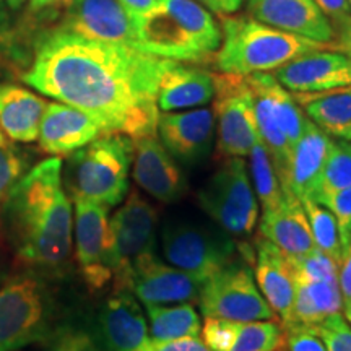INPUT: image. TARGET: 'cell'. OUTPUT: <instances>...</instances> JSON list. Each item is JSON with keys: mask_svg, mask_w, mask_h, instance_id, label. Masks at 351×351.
<instances>
[{"mask_svg": "<svg viewBox=\"0 0 351 351\" xmlns=\"http://www.w3.org/2000/svg\"><path fill=\"white\" fill-rule=\"evenodd\" d=\"M171 62L57 26L36 41L23 82L39 93L90 114L104 134L135 140L156 135L158 86Z\"/></svg>", "mask_w": 351, "mask_h": 351, "instance_id": "1", "label": "cell"}, {"mask_svg": "<svg viewBox=\"0 0 351 351\" xmlns=\"http://www.w3.org/2000/svg\"><path fill=\"white\" fill-rule=\"evenodd\" d=\"M0 208L3 234L21 261L49 269L67 262L73 243V208L64 187L60 156L26 171Z\"/></svg>", "mask_w": 351, "mask_h": 351, "instance_id": "2", "label": "cell"}, {"mask_svg": "<svg viewBox=\"0 0 351 351\" xmlns=\"http://www.w3.org/2000/svg\"><path fill=\"white\" fill-rule=\"evenodd\" d=\"M142 51L178 62H204L221 44L212 13L195 0H156L137 19Z\"/></svg>", "mask_w": 351, "mask_h": 351, "instance_id": "3", "label": "cell"}, {"mask_svg": "<svg viewBox=\"0 0 351 351\" xmlns=\"http://www.w3.org/2000/svg\"><path fill=\"white\" fill-rule=\"evenodd\" d=\"M327 47L330 46L261 23L252 16H225L215 62L223 73L251 75L271 72L296 57Z\"/></svg>", "mask_w": 351, "mask_h": 351, "instance_id": "4", "label": "cell"}, {"mask_svg": "<svg viewBox=\"0 0 351 351\" xmlns=\"http://www.w3.org/2000/svg\"><path fill=\"white\" fill-rule=\"evenodd\" d=\"M134 140L122 134H104L73 152L65 169V182L73 200H90L116 207L129 192Z\"/></svg>", "mask_w": 351, "mask_h": 351, "instance_id": "5", "label": "cell"}, {"mask_svg": "<svg viewBox=\"0 0 351 351\" xmlns=\"http://www.w3.org/2000/svg\"><path fill=\"white\" fill-rule=\"evenodd\" d=\"M52 301L38 275L20 274L0 288V351H20L52 335Z\"/></svg>", "mask_w": 351, "mask_h": 351, "instance_id": "6", "label": "cell"}, {"mask_svg": "<svg viewBox=\"0 0 351 351\" xmlns=\"http://www.w3.org/2000/svg\"><path fill=\"white\" fill-rule=\"evenodd\" d=\"M245 80L254 96L258 137L274 161L278 178H282L289 150L301 137L307 117L295 96L289 95L274 73H251L245 75Z\"/></svg>", "mask_w": 351, "mask_h": 351, "instance_id": "7", "label": "cell"}, {"mask_svg": "<svg viewBox=\"0 0 351 351\" xmlns=\"http://www.w3.org/2000/svg\"><path fill=\"white\" fill-rule=\"evenodd\" d=\"M163 252L169 263L186 270L200 282L238 258L239 244L223 228L192 219H169L163 228Z\"/></svg>", "mask_w": 351, "mask_h": 351, "instance_id": "8", "label": "cell"}, {"mask_svg": "<svg viewBox=\"0 0 351 351\" xmlns=\"http://www.w3.org/2000/svg\"><path fill=\"white\" fill-rule=\"evenodd\" d=\"M156 226L155 207L135 191L109 218L108 267L116 291L125 289L130 271L140 261L155 256Z\"/></svg>", "mask_w": 351, "mask_h": 351, "instance_id": "9", "label": "cell"}, {"mask_svg": "<svg viewBox=\"0 0 351 351\" xmlns=\"http://www.w3.org/2000/svg\"><path fill=\"white\" fill-rule=\"evenodd\" d=\"M200 207L232 238H247L258 219V205L243 158H228L199 192Z\"/></svg>", "mask_w": 351, "mask_h": 351, "instance_id": "10", "label": "cell"}, {"mask_svg": "<svg viewBox=\"0 0 351 351\" xmlns=\"http://www.w3.org/2000/svg\"><path fill=\"white\" fill-rule=\"evenodd\" d=\"M199 304L205 317L238 322L276 319L275 311L257 287L252 270L238 258L204 282Z\"/></svg>", "mask_w": 351, "mask_h": 351, "instance_id": "11", "label": "cell"}, {"mask_svg": "<svg viewBox=\"0 0 351 351\" xmlns=\"http://www.w3.org/2000/svg\"><path fill=\"white\" fill-rule=\"evenodd\" d=\"M213 114L218 122V148L226 158H244L258 138L254 96L245 75H213Z\"/></svg>", "mask_w": 351, "mask_h": 351, "instance_id": "12", "label": "cell"}, {"mask_svg": "<svg viewBox=\"0 0 351 351\" xmlns=\"http://www.w3.org/2000/svg\"><path fill=\"white\" fill-rule=\"evenodd\" d=\"M59 28L93 41L142 51L137 19L117 0H70Z\"/></svg>", "mask_w": 351, "mask_h": 351, "instance_id": "13", "label": "cell"}, {"mask_svg": "<svg viewBox=\"0 0 351 351\" xmlns=\"http://www.w3.org/2000/svg\"><path fill=\"white\" fill-rule=\"evenodd\" d=\"M73 239L82 276L91 291H99L112 280L108 267L109 208L90 200H73Z\"/></svg>", "mask_w": 351, "mask_h": 351, "instance_id": "14", "label": "cell"}, {"mask_svg": "<svg viewBox=\"0 0 351 351\" xmlns=\"http://www.w3.org/2000/svg\"><path fill=\"white\" fill-rule=\"evenodd\" d=\"M204 282L186 270L150 256L134 267L125 291L135 295L143 304H181L199 302Z\"/></svg>", "mask_w": 351, "mask_h": 351, "instance_id": "15", "label": "cell"}, {"mask_svg": "<svg viewBox=\"0 0 351 351\" xmlns=\"http://www.w3.org/2000/svg\"><path fill=\"white\" fill-rule=\"evenodd\" d=\"M287 90L322 93L351 86V59L339 51L319 49L289 60L274 72Z\"/></svg>", "mask_w": 351, "mask_h": 351, "instance_id": "16", "label": "cell"}, {"mask_svg": "<svg viewBox=\"0 0 351 351\" xmlns=\"http://www.w3.org/2000/svg\"><path fill=\"white\" fill-rule=\"evenodd\" d=\"M213 109L160 112L156 134L176 160L186 165L199 163L212 150L215 137Z\"/></svg>", "mask_w": 351, "mask_h": 351, "instance_id": "17", "label": "cell"}, {"mask_svg": "<svg viewBox=\"0 0 351 351\" xmlns=\"http://www.w3.org/2000/svg\"><path fill=\"white\" fill-rule=\"evenodd\" d=\"M132 176L135 182L161 204H174L186 191V181L174 158L156 135L134 140Z\"/></svg>", "mask_w": 351, "mask_h": 351, "instance_id": "18", "label": "cell"}, {"mask_svg": "<svg viewBox=\"0 0 351 351\" xmlns=\"http://www.w3.org/2000/svg\"><path fill=\"white\" fill-rule=\"evenodd\" d=\"M98 343L101 351H142L150 340L142 306L130 291H114L99 313Z\"/></svg>", "mask_w": 351, "mask_h": 351, "instance_id": "19", "label": "cell"}, {"mask_svg": "<svg viewBox=\"0 0 351 351\" xmlns=\"http://www.w3.org/2000/svg\"><path fill=\"white\" fill-rule=\"evenodd\" d=\"M104 135L103 127L90 114L70 104L47 103L39 124V147L51 156L72 155Z\"/></svg>", "mask_w": 351, "mask_h": 351, "instance_id": "20", "label": "cell"}, {"mask_svg": "<svg viewBox=\"0 0 351 351\" xmlns=\"http://www.w3.org/2000/svg\"><path fill=\"white\" fill-rule=\"evenodd\" d=\"M254 20L330 46L333 28L314 0H247Z\"/></svg>", "mask_w": 351, "mask_h": 351, "instance_id": "21", "label": "cell"}, {"mask_svg": "<svg viewBox=\"0 0 351 351\" xmlns=\"http://www.w3.org/2000/svg\"><path fill=\"white\" fill-rule=\"evenodd\" d=\"M333 140L313 121L307 119L301 137L289 150L287 168L280 178L282 186H288L298 199H313L320 174L326 166Z\"/></svg>", "mask_w": 351, "mask_h": 351, "instance_id": "22", "label": "cell"}, {"mask_svg": "<svg viewBox=\"0 0 351 351\" xmlns=\"http://www.w3.org/2000/svg\"><path fill=\"white\" fill-rule=\"evenodd\" d=\"M282 187L285 199L276 208L263 212L261 234L262 238L274 243L289 261H293L313 252L315 244L301 200L288 186Z\"/></svg>", "mask_w": 351, "mask_h": 351, "instance_id": "23", "label": "cell"}, {"mask_svg": "<svg viewBox=\"0 0 351 351\" xmlns=\"http://www.w3.org/2000/svg\"><path fill=\"white\" fill-rule=\"evenodd\" d=\"M256 283L282 326L291 319L295 302V278L288 257L274 243L262 238L256 249Z\"/></svg>", "mask_w": 351, "mask_h": 351, "instance_id": "24", "label": "cell"}, {"mask_svg": "<svg viewBox=\"0 0 351 351\" xmlns=\"http://www.w3.org/2000/svg\"><path fill=\"white\" fill-rule=\"evenodd\" d=\"M213 96V73L173 60L161 77L156 101L161 112H174L205 106Z\"/></svg>", "mask_w": 351, "mask_h": 351, "instance_id": "25", "label": "cell"}, {"mask_svg": "<svg viewBox=\"0 0 351 351\" xmlns=\"http://www.w3.org/2000/svg\"><path fill=\"white\" fill-rule=\"evenodd\" d=\"M46 101L23 86L0 85V130L12 142L32 143L38 140Z\"/></svg>", "mask_w": 351, "mask_h": 351, "instance_id": "26", "label": "cell"}, {"mask_svg": "<svg viewBox=\"0 0 351 351\" xmlns=\"http://www.w3.org/2000/svg\"><path fill=\"white\" fill-rule=\"evenodd\" d=\"M295 98L327 135L351 140V86L322 93H296Z\"/></svg>", "mask_w": 351, "mask_h": 351, "instance_id": "27", "label": "cell"}, {"mask_svg": "<svg viewBox=\"0 0 351 351\" xmlns=\"http://www.w3.org/2000/svg\"><path fill=\"white\" fill-rule=\"evenodd\" d=\"M343 300L339 282H304L295 280V302L291 319L283 327H317L328 315L340 313Z\"/></svg>", "mask_w": 351, "mask_h": 351, "instance_id": "28", "label": "cell"}, {"mask_svg": "<svg viewBox=\"0 0 351 351\" xmlns=\"http://www.w3.org/2000/svg\"><path fill=\"white\" fill-rule=\"evenodd\" d=\"M145 311L152 340H176L200 335V315L191 302L171 306L145 304Z\"/></svg>", "mask_w": 351, "mask_h": 351, "instance_id": "29", "label": "cell"}, {"mask_svg": "<svg viewBox=\"0 0 351 351\" xmlns=\"http://www.w3.org/2000/svg\"><path fill=\"white\" fill-rule=\"evenodd\" d=\"M249 156H251L249 168H251L254 192H256L257 199L261 200L263 212H270L282 204L285 194L274 161H271L261 137L254 143Z\"/></svg>", "mask_w": 351, "mask_h": 351, "instance_id": "30", "label": "cell"}, {"mask_svg": "<svg viewBox=\"0 0 351 351\" xmlns=\"http://www.w3.org/2000/svg\"><path fill=\"white\" fill-rule=\"evenodd\" d=\"M301 205L306 212L307 221H309L315 247L339 263L341 254H343V247H341L339 226H337V219L333 213L326 205L319 204L317 200L311 199V197L301 199Z\"/></svg>", "mask_w": 351, "mask_h": 351, "instance_id": "31", "label": "cell"}, {"mask_svg": "<svg viewBox=\"0 0 351 351\" xmlns=\"http://www.w3.org/2000/svg\"><path fill=\"white\" fill-rule=\"evenodd\" d=\"M351 186V140L333 142L326 166L320 174L319 184L313 195L314 200L322 199L333 192Z\"/></svg>", "mask_w": 351, "mask_h": 351, "instance_id": "32", "label": "cell"}, {"mask_svg": "<svg viewBox=\"0 0 351 351\" xmlns=\"http://www.w3.org/2000/svg\"><path fill=\"white\" fill-rule=\"evenodd\" d=\"M285 346V328L276 320L243 322L228 351H282Z\"/></svg>", "mask_w": 351, "mask_h": 351, "instance_id": "33", "label": "cell"}, {"mask_svg": "<svg viewBox=\"0 0 351 351\" xmlns=\"http://www.w3.org/2000/svg\"><path fill=\"white\" fill-rule=\"evenodd\" d=\"M289 261V258H288ZM293 278L304 282H339V263L319 251L317 247L307 256L289 261Z\"/></svg>", "mask_w": 351, "mask_h": 351, "instance_id": "34", "label": "cell"}, {"mask_svg": "<svg viewBox=\"0 0 351 351\" xmlns=\"http://www.w3.org/2000/svg\"><path fill=\"white\" fill-rule=\"evenodd\" d=\"M241 324L238 320L221 319V317H205L202 326V337L204 343L210 351H228L232 341L238 335Z\"/></svg>", "mask_w": 351, "mask_h": 351, "instance_id": "35", "label": "cell"}, {"mask_svg": "<svg viewBox=\"0 0 351 351\" xmlns=\"http://www.w3.org/2000/svg\"><path fill=\"white\" fill-rule=\"evenodd\" d=\"M317 202L333 213L339 226L341 247H348L351 243V186L322 197Z\"/></svg>", "mask_w": 351, "mask_h": 351, "instance_id": "36", "label": "cell"}, {"mask_svg": "<svg viewBox=\"0 0 351 351\" xmlns=\"http://www.w3.org/2000/svg\"><path fill=\"white\" fill-rule=\"evenodd\" d=\"M326 351H351V326L340 313L328 315L317 326Z\"/></svg>", "mask_w": 351, "mask_h": 351, "instance_id": "37", "label": "cell"}, {"mask_svg": "<svg viewBox=\"0 0 351 351\" xmlns=\"http://www.w3.org/2000/svg\"><path fill=\"white\" fill-rule=\"evenodd\" d=\"M26 173L25 158L15 148L2 145L0 147V207L10 194L12 187Z\"/></svg>", "mask_w": 351, "mask_h": 351, "instance_id": "38", "label": "cell"}, {"mask_svg": "<svg viewBox=\"0 0 351 351\" xmlns=\"http://www.w3.org/2000/svg\"><path fill=\"white\" fill-rule=\"evenodd\" d=\"M285 328V348L288 351H326L317 327L289 326Z\"/></svg>", "mask_w": 351, "mask_h": 351, "instance_id": "39", "label": "cell"}, {"mask_svg": "<svg viewBox=\"0 0 351 351\" xmlns=\"http://www.w3.org/2000/svg\"><path fill=\"white\" fill-rule=\"evenodd\" d=\"M46 351H101L90 335L80 330H59L49 337Z\"/></svg>", "mask_w": 351, "mask_h": 351, "instance_id": "40", "label": "cell"}, {"mask_svg": "<svg viewBox=\"0 0 351 351\" xmlns=\"http://www.w3.org/2000/svg\"><path fill=\"white\" fill-rule=\"evenodd\" d=\"M142 351H210L199 337H184L176 340H148Z\"/></svg>", "mask_w": 351, "mask_h": 351, "instance_id": "41", "label": "cell"}, {"mask_svg": "<svg viewBox=\"0 0 351 351\" xmlns=\"http://www.w3.org/2000/svg\"><path fill=\"white\" fill-rule=\"evenodd\" d=\"M333 41L330 47L351 59V15L345 16L339 21H333Z\"/></svg>", "mask_w": 351, "mask_h": 351, "instance_id": "42", "label": "cell"}, {"mask_svg": "<svg viewBox=\"0 0 351 351\" xmlns=\"http://www.w3.org/2000/svg\"><path fill=\"white\" fill-rule=\"evenodd\" d=\"M339 288L343 306L351 304V243L343 249L339 262Z\"/></svg>", "mask_w": 351, "mask_h": 351, "instance_id": "43", "label": "cell"}, {"mask_svg": "<svg viewBox=\"0 0 351 351\" xmlns=\"http://www.w3.org/2000/svg\"><path fill=\"white\" fill-rule=\"evenodd\" d=\"M314 2L320 12L330 20V23L351 15L348 0H314Z\"/></svg>", "mask_w": 351, "mask_h": 351, "instance_id": "44", "label": "cell"}, {"mask_svg": "<svg viewBox=\"0 0 351 351\" xmlns=\"http://www.w3.org/2000/svg\"><path fill=\"white\" fill-rule=\"evenodd\" d=\"M117 2L125 8L130 15H134L135 19H140L145 13L152 10L156 0H117Z\"/></svg>", "mask_w": 351, "mask_h": 351, "instance_id": "45", "label": "cell"}, {"mask_svg": "<svg viewBox=\"0 0 351 351\" xmlns=\"http://www.w3.org/2000/svg\"><path fill=\"white\" fill-rule=\"evenodd\" d=\"M70 0H29V8L33 12L44 10V8L57 7V5H69Z\"/></svg>", "mask_w": 351, "mask_h": 351, "instance_id": "46", "label": "cell"}, {"mask_svg": "<svg viewBox=\"0 0 351 351\" xmlns=\"http://www.w3.org/2000/svg\"><path fill=\"white\" fill-rule=\"evenodd\" d=\"M10 36H12L10 26H8V23H7V19H5V15H3V12L0 10V49L5 46L8 39H10Z\"/></svg>", "mask_w": 351, "mask_h": 351, "instance_id": "47", "label": "cell"}, {"mask_svg": "<svg viewBox=\"0 0 351 351\" xmlns=\"http://www.w3.org/2000/svg\"><path fill=\"white\" fill-rule=\"evenodd\" d=\"M243 3L244 0H221V10L223 13H234L239 10Z\"/></svg>", "mask_w": 351, "mask_h": 351, "instance_id": "48", "label": "cell"}, {"mask_svg": "<svg viewBox=\"0 0 351 351\" xmlns=\"http://www.w3.org/2000/svg\"><path fill=\"white\" fill-rule=\"evenodd\" d=\"M199 3H204L205 7H208L210 10L217 12L221 15L223 10H221V0H199Z\"/></svg>", "mask_w": 351, "mask_h": 351, "instance_id": "49", "label": "cell"}, {"mask_svg": "<svg viewBox=\"0 0 351 351\" xmlns=\"http://www.w3.org/2000/svg\"><path fill=\"white\" fill-rule=\"evenodd\" d=\"M345 307V319L348 320V324L351 326V304L343 306Z\"/></svg>", "mask_w": 351, "mask_h": 351, "instance_id": "50", "label": "cell"}, {"mask_svg": "<svg viewBox=\"0 0 351 351\" xmlns=\"http://www.w3.org/2000/svg\"><path fill=\"white\" fill-rule=\"evenodd\" d=\"M2 145H8V140L5 135H3V132L0 130V147H2Z\"/></svg>", "mask_w": 351, "mask_h": 351, "instance_id": "51", "label": "cell"}, {"mask_svg": "<svg viewBox=\"0 0 351 351\" xmlns=\"http://www.w3.org/2000/svg\"><path fill=\"white\" fill-rule=\"evenodd\" d=\"M8 2H10V5H12V7H19L20 3H23V2H25V0H8Z\"/></svg>", "mask_w": 351, "mask_h": 351, "instance_id": "52", "label": "cell"}, {"mask_svg": "<svg viewBox=\"0 0 351 351\" xmlns=\"http://www.w3.org/2000/svg\"><path fill=\"white\" fill-rule=\"evenodd\" d=\"M0 283H2V271H0Z\"/></svg>", "mask_w": 351, "mask_h": 351, "instance_id": "53", "label": "cell"}, {"mask_svg": "<svg viewBox=\"0 0 351 351\" xmlns=\"http://www.w3.org/2000/svg\"><path fill=\"white\" fill-rule=\"evenodd\" d=\"M348 5H350V10H351V0H348Z\"/></svg>", "mask_w": 351, "mask_h": 351, "instance_id": "54", "label": "cell"}]
</instances>
